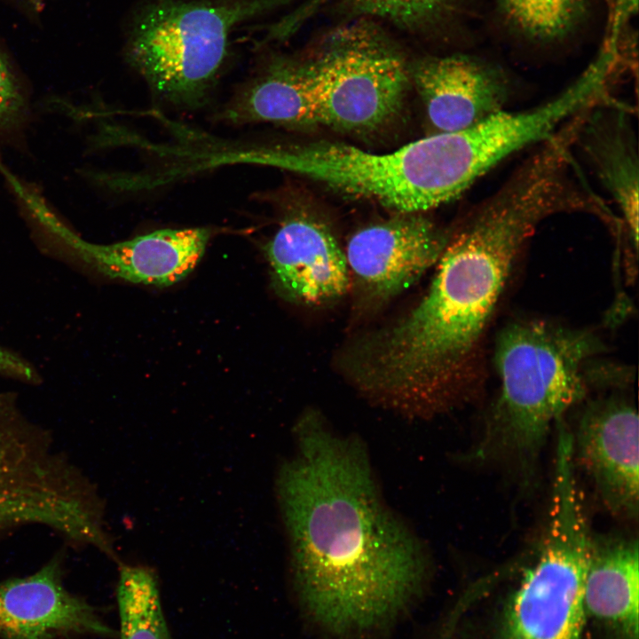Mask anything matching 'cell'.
<instances>
[{
    "mask_svg": "<svg viewBox=\"0 0 639 639\" xmlns=\"http://www.w3.org/2000/svg\"><path fill=\"white\" fill-rule=\"evenodd\" d=\"M0 373L27 382H36L38 378L35 368L27 360L1 346Z\"/></svg>",
    "mask_w": 639,
    "mask_h": 639,
    "instance_id": "cell-21",
    "label": "cell"
},
{
    "mask_svg": "<svg viewBox=\"0 0 639 639\" xmlns=\"http://www.w3.org/2000/svg\"><path fill=\"white\" fill-rule=\"evenodd\" d=\"M413 77L435 133L457 131L505 110L511 95L507 73L476 56L424 59Z\"/></svg>",
    "mask_w": 639,
    "mask_h": 639,
    "instance_id": "cell-13",
    "label": "cell"
},
{
    "mask_svg": "<svg viewBox=\"0 0 639 639\" xmlns=\"http://www.w3.org/2000/svg\"><path fill=\"white\" fill-rule=\"evenodd\" d=\"M264 251L275 290L290 302L321 305L348 290L344 252L328 227L310 216H286Z\"/></svg>",
    "mask_w": 639,
    "mask_h": 639,
    "instance_id": "cell-11",
    "label": "cell"
},
{
    "mask_svg": "<svg viewBox=\"0 0 639 639\" xmlns=\"http://www.w3.org/2000/svg\"><path fill=\"white\" fill-rule=\"evenodd\" d=\"M14 191L41 225L82 262L99 272L132 283L165 287L197 265L210 237L207 228L162 229L112 244L89 242L64 225L43 199L23 184Z\"/></svg>",
    "mask_w": 639,
    "mask_h": 639,
    "instance_id": "cell-9",
    "label": "cell"
},
{
    "mask_svg": "<svg viewBox=\"0 0 639 639\" xmlns=\"http://www.w3.org/2000/svg\"><path fill=\"white\" fill-rule=\"evenodd\" d=\"M62 564L63 554H58L31 575L0 581V636L58 639L116 635L93 606L66 588Z\"/></svg>",
    "mask_w": 639,
    "mask_h": 639,
    "instance_id": "cell-12",
    "label": "cell"
},
{
    "mask_svg": "<svg viewBox=\"0 0 639 639\" xmlns=\"http://www.w3.org/2000/svg\"><path fill=\"white\" fill-rule=\"evenodd\" d=\"M276 0H152L126 34L130 65L164 100L184 107L206 99L225 62L232 33Z\"/></svg>",
    "mask_w": 639,
    "mask_h": 639,
    "instance_id": "cell-4",
    "label": "cell"
},
{
    "mask_svg": "<svg viewBox=\"0 0 639 639\" xmlns=\"http://www.w3.org/2000/svg\"><path fill=\"white\" fill-rule=\"evenodd\" d=\"M626 104L589 111L577 133V144L620 212L625 265L635 270L638 252L637 142Z\"/></svg>",
    "mask_w": 639,
    "mask_h": 639,
    "instance_id": "cell-14",
    "label": "cell"
},
{
    "mask_svg": "<svg viewBox=\"0 0 639 639\" xmlns=\"http://www.w3.org/2000/svg\"><path fill=\"white\" fill-rule=\"evenodd\" d=\"M507 23L536 43L559 41L585 18L589 0H498Z\"/></svg>",
    "mask_w": 639,
    "mask_h": 639,
    "instance_id": "cell-18",
    "label": "cell"
},
{
    "mask_svg": "<svg viewBox=\"0 0 639 639\" xmlns=\"http://www.w3.org/2000/svg\"><path fill=\"white\" fill-rule=\"evenodd\" d=\"M607 350L596 328L532 317L509 321L493 352L499 390L470 460L509 466L525 482L533 477L552 426L589 394Z\"/></svg>",
    "mask_w": 639,
    "mask_h": 639,
    "instance_id": "cell-3",
    "label": "cell"
},
{
    "mask_svg": "<svg viewBox=\"0 0 639 639\" xmlns=\"http://www.w3.org/2000/svg\"><path fill=\"white\" fill-rule=\"evenodd\" d=\"M634 375L597 386L579 422L576 457L605 508L614 516L636 519L639 510L638 414L627 393Z\"/></svg>",
    "mask_w": 639,
    "mask_h": 639,
    "instance_id": "cell-8",
    "label": "cell"
},
{
    "mask_svg": "<svg viewBox=\"0 0 639 639\" xmlns=\"http://www.w3.org/2000/svg\"><path fill=\"white\" fill-rule=\"evenodd\" d=\"M116 598L120 639H170L153 569L119 562Z\"/></svg>",
    "mask_w": 639,
    "mask_h": 639,
    "instance_id": "cell-17",
    "label": "cell"
},
{
    "mask_svg": "<svg viewBox=\"0 0 639 639\" xmlns=\"http://www.w3.org/2000/svg\"><path fill=\"white\" fill-rule=\"evenodd\" d=\"M24 3L25 4L28 5L29 7L33 8L36 11L41 10L45 0H19Z\"/></svg>",
    "mask_w": 639,
    "mask_h": 639,
    "instance_id": "cell-22",
    "label": "cell"
},
{
    "mask_svg": "<svg viewBox=\"0 0 639 639\" xmlns=\"http://www.w3.org/2000/svg\"><path fill=\"white\" fill-rule=\"evenodd\" d=\"M220 120L292 128L320 124L304 63L282 57L264 62L236 91L221 111Z\"/></svg>",
    "mask_w": 639,
    "mask_h": 639,
    "instance_id": "cell-16",
    "label": "cell"
},
{
    "mask_svg": "<svg viewBox=\"0 0 639 639\" xmlns=\"http://www.w3.org/2000/svg\"><path fill=\"white\" fill-rule=\"evenodd\" d=\"M572 121H577V122H579V128H580V121H579L578 119H576V120L573 119V120H572ZM570 122H571V121H570ZM566 123H567V122H566ZM577 133H578V132H577ZM618 222H619V217H618L617 223H616L613 226H611V227H610V228L611 229V228L615 227V226L617 225Z\"/></svg>",
    "mask_w": 639,
    "mask_h": 639,
    "instance_id": "cell-26",
    "label": "cell"
},
{
    "mask_svg": "<svg viewBox=\"0 0 639 639\" xmlns=\"http://www.w3.org/2000/svg\"><path fill=\"white\" fill-rule=\"evenodd\" d=\"M253 162L295 173L400 214H418L460 196L444 133L382 154L330 141L262 147L254 151Z\"/></svg>",
    "mask_w": 639,
    "mask_h": 639,
    "instance_id": "cell-5",
    "label": "cell"
},
{
    "mask_svg": "<svg viewBox=\"0 0 639 639\" xmlns=\"http://www.w3.org/2000/svg\"><path fill=\"white\" fill-rule=\"evenodd\" d=\"M582 206L565 164L548 152H533L448 234L420 303L357 348L351 360L355 383L414 414L477 399L487 376L489 332L530 239L544 219Z\"/></svg>",
    "mask_w": 639,
    "mask_h": 639,
    "instance_id": "cell-1",
    "label": "cell"
},
{
    "mask_svg": "<svg viewBox=\"0 0 639 639\" xmlns=\"http://www.w3.org/2000/svg\"><path fill=\"white\" fill-rule=\"evenodd\" d=\"M23 106V99L12 69L0 50V125L13 121Z\"/></svg>",
    "mask_w": 639,
    "mask_h": 639,
    "instance_id": "cell-20",
    "label": "cell"
},
{
    "mask_svg": "<svg viewBox=\"0 0 639 639\" xmlns=\"http://www.w3.org/2000/svg\"><path fill=\"white\" fill-rule=\"evenodd\" d=\"M295 440L277 495L299 597L328 630L374 628L421 589L425 548L385 503L360 441L314 412L300 418Z\"/></svg>",
    "mask_w": 639,
    "mask_h": 639,
    "instance_id": "cell-2",
    "label": "cell"
},
{
    "mask_svg": "<svg viewBox=\"0 0 639 639\" xmlns=\"http://www.w3.org/2000/svg\"><path fill=\"white\" fill-rule=\"evenodd\" d=\"M570 122H572V123L576 124L577 129H578V130H579V122H578L577 121H571V122H568L567 123H570ZM567 123H565V124H567ZM565 124H564V125H565ZM578 130H577V132H578ZM556 132H557V131H556ZM576 136H577V135H576ZM574 145H575V144H574ZM615 218H616V219H615L611 225H608L609 227H611V225L613 226V225L617 223V221H618V217L615 216Z\"/></svg>",
    "mask_w": 639,
    "mask_h": 639,
    "instance_id": "cell-25",
    "label": "cell"
},
{
    "mask_svg": "<svg viewBox=\"0 0 639 639\" xmlns=\"http://www.w3.org/2000/svg\"><path fill=\"white\" fill-rule=\"evenodd\" d=\"M546 525L536 559L508 598L497 639H581L592 536L565 457L555 462Z\"/></svg>",
    "mask_w": 639,
    "mask_h": 639,
    "instance_id": "cell-6",
    "label": "cell"
},
{
    "mask_svg": "<svg viewBox=\"0 0 639 639\" xmlns=\"http://www.w3.org/2000/svg\"><path fill=\"white\" fill-rule=\"evenodd\" d=\"M586 619L618 639L639 637V547L636 538H593L583 594Z\"/></svg>",
    "mask_w": 639,
    "mask_h": 639,
    "instance_id": "cell-15",
    "label": "cell"
},
{
    "mask_svg": "<svg viewBox=\"0 0 639 639\" xmlns=\"http://www.w3.org/2000/svg\"><path fill=\"white\" fill-rule=\"evenodd\" d=\"M320 122L335 129H375L399 109L408 74L398 53L368 23L332 35L318 59L304 63Z\"/></svg>",
    "mask_w": 639,
    "mask_h": 639,
    "instance_id": "cell-7",
    "label": "cell"
},
{
    "mask_svg": "<svg viewBox=\"0 0 639 639\" xmlns=\"http://www.w3.org/2000/svg\"><path fill=\"white\" fill-rule=\"evenodd\" d=\"M454 625L446 623L438 639H451Z\"/></svg>",
    "mask_w": 639,
    "mask_h": 639,
    "instance_id": "cell-23",
    "label": "cell"
},
{
    "mask_svg": "<svg viewBox=\"0 0 639 639\" xmlns=\"http://www.w3.org/2000/svg\"><path fill=\"white\" fill-rule=\"evenodd\" d=\"M447 237L419 214H400L356 232L344 254L366 294L383 300L411 286L438 263Z\"/></svg>",
    "mask_w": 639,
    "mask_h": 639,
    "instance_id": "cell-10",
    "label": "cell"
},
{
    "mask_svg": "<svg viewBox=\"0 0 639 639\" xmlns=\"http://www.w3.org/2000/svg\"><path fill=\"white\" fill-rule=\"evenodd\" d=\"M363 15L383 19L406 28H425L446 18L454 0H353Z\"/></svg>",
    "mask_w": 639,
    "mask_h": 639,
    "instance_id": "cell-19",
    "label": "cell"
},
{
    "mask_svg": "<svg viewBox=\"0 0 639 639\" xmlns=\"http://www.w3.org/2000/svg\"><path fill=\"white\" fill-rule=\"evenodd\" d=\"M564 126H570V127H572V128L574 129V130H575V139H576V135H577V130H578L576 124H574V123H572V122H570V123H567V124L564 125L563 127H564ZM563 127H562V128H563ZM562 128H561V129H562ZM561 129H560V130H561ZM574 144H575V142H574ZM614 220H615V215L611 212V218L608 222H606V223H604V224L607 225H611Z\"/></svg>",
    "mask_w": 639,
    "mask_h": 639,
    "instance_id": "cell-24",
    "label": "cell"
}]
</instances>
